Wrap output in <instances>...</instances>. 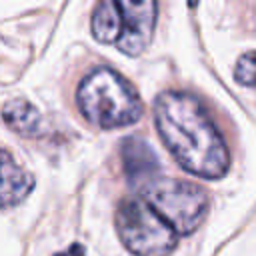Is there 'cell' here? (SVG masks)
Listing matches in <instances>:
<instances>
[{"label": "cell", "instance_id": "cell-10", "mask_svg": "<svg viewBox=\"0 0 256 256\" xmlns=\"http://www.w3.org/2000/svg\"><path fill=\"white\" fill-rule=\"evenodd\" d=\"M234 78L242 86L256 88V50H250L238 58L234 66Z\"/></svg>", "mask_w": 256, "mask_h": 256}, {"label": "cell", "instance_id": "cell-3", "mask_svg": "<svg viewBox=\"0 0 256 256\" xmlns=\"http://www.w3.org/2000/svg\"><path fill=\"white\" fill-rule=\"evenodd\" d=\"M142 200L176 232H194L206 216V192L188 180L158 176L140 188Z\"/></svg>", "mask_w": 256, "mask_h": 256}, {"label": "cell", "instance_id": "cell-6", "mask_svg": "<svg viewBox=\"0 0 256 256\" xmlns=\"http://www.w3.org/2000/svg\"><path fill=\"white\" fill-rule=\"evenodd\" d=\"M120 154H122V162H124V172L132 184L142 188L160 176L158 174L160 172L158 158L146 140L136 138V136L126 138L122 142Z\"/></svg>", "mask_w": 256, "mask_h": 256}, {"label": "cell", "instance_id": "cell-7", "mask_svg": "<svg viewBox=\"0 0 256 256\" xmlns=\"http://www.w3.org/2000/svg\"><path fill=\"white\" fill-rule=\"evenodd\" d=\"M34 188V176L16 162L8 150H0V208L20 204Z\"/></svg>", "mask_w": 256, "mask_h": 256}, {"label": "cell", "instance_id": "cell-8", "mask_svg": "<svg viewBox=\"0 0 256 256\" xmlns=\"http://www.w3.org/2000/svg\"><path fill=\"white\" fill-rule=\"evenodd\" d=\"M2 118L4 122L18 134L34 138L44 132V122L40 110L28 102L26 98H12L2 106Z\"/></svg>", "mask_w": 256, "mask_h": 256}, {"label": "cell", "instance_id": "cell-4", "mask_svg": "<svg viewBox=\"0 0 256 256\" xmlns=\"http://www.w3.org/2000/svg\"><path fill=\"white\" fill-rule=\"evenodd\" d=\"M116 228L124 246L136 256H168L178 242V234L142 198L120 202Z\"/></svg>", "mask_w": 256, "mask_h": 256}, {"label": "cell", "instance_id": "cell-1", "mask_svg": "<svg viewBox=\"0 0 256 256\" xmlns=\"http://www.w3.org/2000/svg\"><path fill=\"white\" fill-rule=\"evenodd\" d=\"M154 124L178 164L204 178H220L230 168V152L210 114L188 92L168 90L154 100Z\"/></svg>", "mask_w": 256, "mask_h": 256}, {"label": "cell", "instance_id": "cell-2", "mask_svg": "<svg viewBox=\"0 0 256 256\" xmlns=\"http://www.w3.org/2000/svg\"><path fill=\"white\" fill-rule=\"evenodd\" d=\"M76 102L84 118L98 128L128 126L142 116L136 88L112 68L92 70L78 84Z\"/></svg>", "mask_w": 256, "mask_h": 256}, {"label": "cell", "instance_id": "cell-9", "mask_svg": "<svg viewBox=\"0 0 256 256\" xmlns=\"http://www.w3.org/2000/svg\"><path fill=\"white\" fill-rule=\"evenodd\" d=\"M120 24H122V14L118 2L104 0L96 4L92 12V34L98 42L116 44L120 38Z\"/></svg>", "mask_w": 256, "mask_h": 256}, {"label": "cell", "instance_id": "cell-5", "mask_svg": "<svg viewBox=\"0 0 256 256\" xmlns=\"http://www.w3.org/2000/svg\"><path fill=\"white\" fill-rule=\"evenodd\" d=\"M118 6L122 14V24H120V38L116 44L124 54L136 56L152 40L154 22H156V2L120 0Z\"/></svg>", "mask_w": 256, "mask_h": 256}]
</instances>
